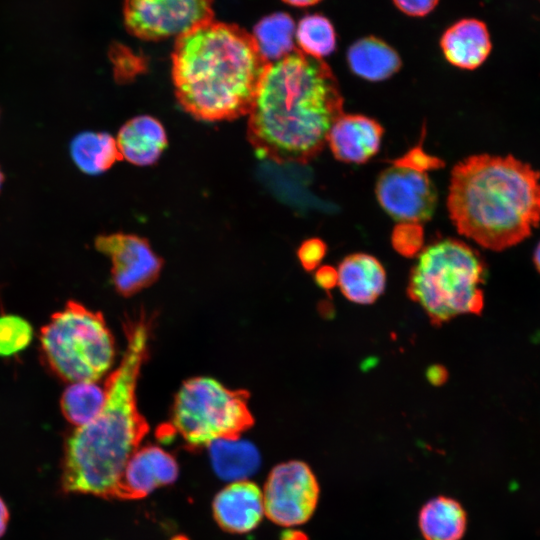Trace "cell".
Wrapping results in <instances>:
<instances>
[{"label":"cell","instance_id":"obj_33","mask_svg":"<svg viewBox=\"0 0 540 540\" xmlns=\"http://www.w3.org/2000/svg\"><path fill=\"white\" fill-rule=\"evenodd\" d=\"M294 7H308L319 3L321 0H282Z\"/></svg>","mask_w":540,"mask_h":540},{"label":"cell","instance_id":"obj_22","mask_svg":"<svg viewBox=\"0 0 540 540\" xmlns=\"http://www.w3.org/2000/svg\"><path fill=\"white\" fill-rule=\"evenodd\" d=\"M295 30V22L289 14L276 12L261 19L252 36L263 57L272 62L296 49Z\"/></svg>","mask_w":540,"mask_h":540},{"label":"cell","instance_id":"obj_3","mask_svg":"<svg viewBox=\"0 0 540 540\" xmlns=\"http://www.w3.org/2000/svg\"><path fill=\"white\" fill-rule=\"evenodd\" d=\"M267 63L252 34L235 24L210 20L176 38L172 52L176 97L201 120L246 115Z\"/></svg>","mask_w":540,"mask_h":540},{"label":"cell","instance_id":"obj_8","mask_svg":"<svg viewBox=\"0 0 540 540\" xmlns=\"http://www.w3.org/2000/svg\"><path fill=\"white\" fill-rule=\"evenodd\" d=\"M214 0H124L126 29L137 38L158 41L213 20Z\"/></svg>","mask_w":540,"mask_h":540},{"label":"cell","instance_id":"obj_14","mask_svg":"<svg viewBox=\"0 0 540 540\" xmlns=\"http://www.w3.org/2000/svg\"><path fill=\"white\" fill-rule=\"evenodd\" d=\"M383 132L370 117L343 113L332 124L327 143L337 160L363 164L379 151Z\"/></svg>","mask_w":540,"mask_h":540},{"label":"cell","instance_id":"obj_35","mask_svg":"<svg viewBox=\"0 0 540 540\" xmlns=\"http://www.w3.org/2000/svg\"><path fill=\"white\" fill-rule=\"evenodd\" d=\"M533 262L537 269V271L540 273V242L537 244L534 253H533Z\"/></svg>","mask_w":540,"mask_h":540},{"label":"cell","instance_id":"obj_25","mask_svg":"<svg viewBox=\"0 0 540 540\" xmlns=\"http://www.w3.org/2000/svg\"><path fill=\"white\" fill-rule=\"evenodd\" d=\"M33 337L31 324L14 314L0 316V356L10 357L28 347Z\"/></svg>","mask_w":540,"mask_h":540},{"label":"cell","instance_id":"obj_15","mask_svg":"<svg viewBox=\"0 0 540 540\" xmlns=\"http://www.w3.org/2000/svg\"><path fill=\"white\" fill-rule=\"evenodd\" d=\"M440 47L450 64L461 69L474 70L488 58L492 43L484 22L465 18L444 31Z\"/></svg>","mask_w":540,"mask_h":540},{"label":"cell","instance_id":"obj_10","mask_svg":"<svg viewBox=\"0 0 540 540\" xmlns=\"http://www.w3.org/2000/svg\"><path fill=\"white\" fill-rule=\"evenodd\" d=\"M380 206L399 223L430 220L437 206V191L426 172L393 164L376 182Z\"/></svg>","mask_w":540,"mask_h":540},{"label":"cell","instance_id":"obj_4","mask_svg":"<svg viewBox=\"0 0 540 540\" xmlns=\"http://www.w3.org/2000/svg\"><path fill=\"white\" fill-rule=\"evenodd\" d=\"M447 208L459 234L505 250L540 223V172L512 155L469 156L451 171Z\"/></svg>","mask_w":540,"mask_h":540},{"label":"cell","instance_id":"obj_24","mask_svg":"<svg viewBox=\"0 0 540 540\" xmlns=\"http://www.w3.org/2000/svg\"><path fill=\"white\" fill-rule=\"evenodd\" d=\"M295 41L302 53L322 59L334 52L337 37L334 26L327 17L321 14H309L298 22Z\"/></svg>","mask_w":540,"mask_h":540},{"label":"cell","instance_id":"obj_6","mask_svg":"<svg viewBox=\"0 0 540 540\" xmlns=\"http://www.w3.org/2000/svg\"><path fill=\"white\" fill-rule=\"evenodd\" d=\"M40 348L49 369L66 382H96L115 358L113 336L100 312L70 300L40 332Z\"/></svg>","mask_w":540,"mask_h":540},{"label":"cell","instance_id":"obj_36","mask_svg":"<svg viewBox=\"0 0 540 540\" xmlns=\"http://www.w3.org/2000/svg\"><path fill=\"white\" fill-rule=\"evenodd\" d=\"M3 181H4V175H3V172L0 169V188L2 186Z\"/></svg>","mask_w":540,"mask_h":540},{"label":"cell","instance_id":"obj_12","mask_svg":"<svg viewBox=\"0 0 540 540\" xmlns=\"http://www.w3.org/2000/svg\"><path fill=\"white\" fill-rule=\"evenodd\" d=\"M178 476L175 458L158 446L138 448L129 459L114 498L140 499L156 488L172 484Z\"/></svg>","mask_w":540,"mask_h":540},{"label":"cell","instance_id":"obj_11","mask_svg":"<svg viewBox=\"0 0 540 540\" xmlns=\"http://www.w3.org/2000/svg\"><path fill=\"white\" fill-rule=\"evenodd\" d=\"M95 247L112 263V282L123 296H131L153 284L162 269V260L142 237L125 233L98 236Z\"/></svg>","mask_w":540,"mask_h":540},{"label":"cell","instance_id":"obj_17","mask_svg":"<svg viewBox=\"0 0 540 540\" xmlns=\"http://www.w3.org/2000/svg\"><path fill=\"white\" fill-rule=\"evenodd\" d=\"M116 144L121 158L135 165L146 166L158 160L167 145V137L157 119L141 115L121 127Z\"/></svg>","mask_w":540,"mask_h":540},{"label":"cell","instance_id":"obj_31","mask_svg":"<svg viewBox=\"0 0 540 540\" xmlns=\"http://www.w3.org/2000/svg\"><path fill=\"white\" fill-rule=\"evenodd\" d=\"M425 376L433 386H441L448 380V370L441 364H432L427 368Z\"/></svg>","mask_w":540,"mask_h":540},{"label":"cell","instance_id":"obj_18","mask_svg":"<svg viewBox=\"0 0 540 540\" xmlns=\"http://www.w3.org/2000/svg\"><path fill=\"white\" fill-rule=\"evenodd\" d=\"M347 63L355 75L372 82L390 78L402 64L397 51L375 36L355 41L347 51Z\"/></svg>","mask_w":540,"mask_h":540},{"label":"cell","instance_id":"obj_29","mask_svg":"<svg viewBox=\"0 0 540 540\" xmlns=\"http://www.w3.org/2000/svg\"><path fill=\"white\" fill-rule=\"evenodd\" d=\"M439 0H393L395 6L403 13L413 17H423L437 6Z\"/></svg>","mask_w":540,"mask_h":540},{"label":"cell","instance_id":"obj_30","mask_svg":"<svg viewBox=\"0 0 540 540\" xmlns=\"http://www.w3.org/2000/svg\"><path fill=\"white\" fill-rule=\"evenodd\" d=\"M314 280L318 287L329 291L338 285L337 269L330 265L319 266L315 271Z\"/></svg>","mask_w":540,"mask_h":540},{"label":"cell","instance_id":"obj_37","mask_svg":"<svg viewBox=\"0 0 540 540\" xmlns=\"http://www.w3.org/2000/svg\"><path fill=\"white\" fill-rule=\"evenodd\" d=\"M172 540H188V539H186V538L183 537V536H176V537H174Z\"/></svg>","mask_w":540,"mask_h":540},{"label":"cell","instance_id":"obj_23","mask_svg":"<svg viewBox=\"0 0 540 540\" xmlns=\"http://www.w3.org/2000/svg\"><path fill=\"white\" fill-rule=\"evenodd\" d=\"M105 399V389L96 382H75L64 390L60 407L65 419L72 425L80 427L100 413Z\"/></svg>","mask_w":540,"mask_h":540},{"label":"cell","instance_id":"obj_21","mask_svg":"<svg viewBox=\"0 0 540 540\" xmlns=\"http://www.w3.org/2000/svg\"><path fill=\"white\" fill-rule=\"evenodd\" d=\"M218 440L212 443L211 460L217 475L230 481H242L256 472L260 457L256 449L245 442Z\"/></svg>","mask_w":540,"mask_h":540},{"label":"cell","instance_id":"obj_13","mask_svg":"<svg viewBox=\"0 0 540 540\" xmlns=\"http://www.w3.org/2000/svg\"><path fill=\"white\" fill-rule=\"evenodd\" d=\"M217 524L230 533H247L255 529L264 512L263 493L248 480L235 481L220 490L212 503Z\"/></svg>","mask_w":540,"mask_h":540},{"label":"cell","instance_id":"obj_34","mask_svg":"<svg viewBox=\"0 0 540 540\" xmlns=\"http://www.w3.org/2000/svg\"><path fill=\"white\" fill-rule=\"evenodd\" d=\"M281 540H307L306 536L299 531H286Z\"/></svg>","mask_w":540,"mask_h":540},{"label":"cell","instance_id":"obj_9","mask_svg":"<svg viewBox=\"0 0 540 540\" xmlns=\"http://www.w3.org/2000/svg\"><path fill=\"white\" fill-rule=\"evenodd\" d=\"M262 493L267 518L277 525L292 527L307 522L313 515L319 484L305 462L291 460L271 470Z\"/></svg>","mask_w":540,"mask_h":540},{"label":"cell","instance_id":"obj_7","mask_svg":"<svg viewBox=\"0 0 540 540\" xmlns=\"http://www.w3.org/2000/svg\"><path fill=\"white\" fill-rule=\"evenodd\" d=\"M246 390H232L211 377L185 381L176 394L170 423L160 436L177 434L191 449L235 440L254 424Z\"/></svg>","mask_w":540,"mask_h":540},{"label":"cell","instance_id":"obj_1","mask_svg":"<svg viewBox=\"0 0 540 540\" xmlns=\"http://www.w3.org/2000/svg\"><path fill=\"white\" fill-rule=\"evenodd\" d=\"M343 101L329 65L295 49L261 75L248 112L249 142L276 163L306 164L325 147Z\"/></svg>","mask_w":540,"mask_h":540},{"label":"cell","instance_id":"obj_16","mask_svg":"<svg viewBox=\"0 0 540 540\" xmlns=\"http://www.w3.org/2000/svg\"><path fill=\"white\" fill-rule=\"evenodd\" d=\"M338 286L349 301L369 305L385 291L386 271L380 261L366 253H353L339 264Z\"/></svg>","mask_w":540,"mask_h":540},{"label":"cell","instance_id":"obj_32","mask_svg":"<svg viewBox=\"0 0 540 540\" xmlns=\"http://www.w3.org/2000/svg\"><path fill=\"white\" fill-rule=\"evenodd\" d=\"M10 513L5 501L0 497V538L5 534L9 523Z\"/></svg>","mask_w":540,"mask_h":540},{"label":"cell","instance_id":"obj_5","mask_svg":"<svg viewBox=\"0 0 540 540\" xmlns=\"http://www.w3.org/2000/svg\"><path fill=\"white\" fill-rule=\"evenodd\" d=\"M486 275L477 250L458 239H442L419 253L409 274L407 296L421 306L433 326L440 327L459 315L481 314Z\"/></svg>","mask_w":540,"mask_h":540},{"label":"cell","instance_id":"obj_2","mask_svg":"<svg viewBox=\"0 0 540 540\" xmlns=\"http://www.w3.org/2000/svg\"><path fill=\"white\" fill-rule=\"evenodd\" d=\"M126 349L109 376L100 413L66 439L61 487L65 493L114 498L122 473L149 426L138 410L136 387L150 338V322L141 312L125 325Z\"/></svg>","mask_w":540,"mask_h":540},{"label":"cell","instance_id":"obj_27","mask_svg":"<svg viewBox=\"0 0 540 540\" xmlns=\"http://www.w3.org/2000/svg\"><path fill=\"white\" fill-rule=\"evenodd\" d=\"M326 252L327 246L325 242L319 238H310L300 245L297 256L306 271H313L319 267Z\"/></svg>","mask_w":540,"mask_h":540},{"label":"cell","instance_id":"obj_28","mask_svg":"<svg viewBox=\"0 0 540 540\" xmlns=\"http://www.w3.org/2000/svg\"><path fill=\"white\" fill-rule=\"evenodd\" d=\"M441 163L439 159L425 154L420 148L412 149L403 157L393 161V164L407 166L422 172L427 169L437 168Z\"/></svg>","mask_w":540,"mask_h":540},{"label":"cell","instance_id":"obj_19","mask_svg":"<svg viewBox=\"0 0 540 540\" xmlns=\"http://www.w3.org/2000/svg\"><path fill=\"white\" fill-rule=\"evenodd\" d=\"M418 523L425 540H461L467 527V514L457 500L438 496L422 507Z\"/></svg>","mask_w":540,"mask_h":540},{"label":"cell","instance_id":"obj_26","mask_svg":"<svg viewBox=\"0 0 540 540\" xmlns=\"http://www.w3.org/2000/svg\"><path fill=\"white\" fill-rule=\"evenodd\" d=\"M393 248L402 256L413 258L424 244V231L419 223H399L392 232Z\"/></svg>","mask_w":540,"mask_h":540},{"label":"cell","instance_id":"obj_20","mask_svg":"<svg viewBox=\"0 0 540 540\" xmlns=\"http://www.w3.org/2000/svg\"><path fill=\"white\" fill-rule=\"evenodd\" d=\"M71 157L84 173L97 175L108 170L119 158L116 140L103 132H83L71 142Z\"/></svg>","mask_w":540,"mask_h":540}]
</instances>
